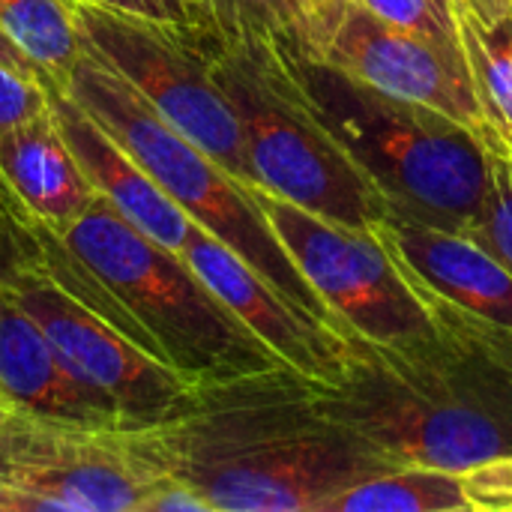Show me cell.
<instances>
[{
  "instance_id": "cell-31",
  "label": "cell",
  "mask_w": 512,
  "mask_h": 512,
  "mask_svg": "<svg viewBox=\"0 0 512 512\" xmlns=\"http://www.w3.org/2000/svg\"><path fill=\"white\" fill-rule=\"evenodd\" d=\"M3 411H6V405H0V417H3Z\"/></svg>"
},
{
  "instance_id": "cell-23",
  "label": "cell",
  "mask_w": 512,
  "mask_h": 512,
  "mask_svg": "<svg viewBox=\"0 0 512 512\" xmlns=\"http://www.w3.org/2000/svg\"><path fill=\"white\" fill-rule=\"evenodd\" d=\"M48 105L51 93L42 78L0 60V132L39 117L42 111H48Z\"/></svg>"
},
{
  "instance_id": "cell-17",
  "label": "cell",
  "mask_w": 512,
  "mask_h": 512,
  "mask_svg": "<svg viewBox=\"0 0 512 512\" xmlns=\"http://www.w3.org/2000/svg\"><path fill=\"white\" fill-rule=\"evenodd\" d=\"M348 0H210L222 39L264 42L291 57L321 60Z\"/></svg>"
},
{
  "instance_id": "cell-3",
  "label": "cell",
  "mask_w": 512,
  "mask_h": 512,
  "mask_svg": "<svg viewBox=\"0 0 512 512\" xmlns=\"http://www.w3.org/2000/svg\"><path fill=\"white\" fill-rule=\"evenodd\" d=\"M300 99L384 192L393 216L471 234L480 222L489 162L477 132L396 99L330 60L279 51Z\"/></svg>"
},
{
  "instance_id": "cell-11",
  "label": "cell",
  "mask_w": 512,
  "mask_h": 512,
  "mask_svg": "<svg viewBox=\"0 0 512 512\" xmlns=\"http://www.w3.org/2000/svg\"><path fill=\"white\" fill-rule=\"evenodd\" d=\"M372 231L450 342L512 369V273L480 240L405 216Z\"/></svg>"
},
{
  "instance_id": "cell-7",
  "label": "cell",
  "mask_w": 512,
  "mask_h": 512,
  "mask_svg": "<svg viewBox=\"0 0 512 512\" xmlns=\"http://www.w3.org/2000/svg\"><path fill=\"white\" fill-rule=\"evenodd\" d=\"M84 51L123 75L147 105L210 153L237 180H252L240 117L213 72V27L153 18L75 0Z\"/></svg>"
},
{
  "instance_id": "cell-16",
  "label": "cell",
  "mask_w": 512,
  "mask_h": 512,
  "mask_svg": "<svg viewBox=\"0 0 512 512\" xmlns=\"http://www.w3.org/2000/svg\"><path fill=\"white\" fill-rule=\"evenodd\" d=\"M0 180L39 225L66 234L99 198L48 111L0 132Z\"/></svg>"
},
{
  "instance_id": "cell-26",
  "label": "cell",
  "mask_w": 512,
  "mask_h": 512,
  "mask_svg": "<svg viewBox=\"0 0 512 512\" xmlns=\"http://www.w3.org/2000/svg\"><path fill=\"white\" fill-rule=\"evenodd\" d=\"M0 60L3 63H9V66H15V69H21V72H27V75H36V78H42V72L27 60V54L3 33V27H0ZM45 81V78H42Z\"/></svg>"
},
{
  "instance_id": "cell-22",
  "label": "cell",
  "mask_w": 512,
  "mask_h": 512,
  "mask_svg": "<svg viewBox=\"0 0 512 512\" xmlns=\"http://www.w3.org/2000/svg\"><path fill=\"white\" fill-rule=\"evenodd\" d=\"M366 9H372L378 18H384L387 24L435 45L438 51H444L450 60L465 63V51H462V39H459V27L456 18L450 12H444L435 0H357Z\"/></svg>"
},
{
  "instance_id": "cell-15",
  "label": "cell",
  "mask_w": 512,
  "mask_h": 512,
  "mask_svg": "<svg viewBox=\"0 0 512 512\" xmlns=\"http://www.w3.org/2000/svg\"><path fill=\"white\" fill-rule=\"evenodd\" d=\"M48 93L57 129L96 195L138 231L180 252L195 222L171 201V195L150 177V171L63 87L48 84Z\"/></svg>"
},
{
  "instance_id": "cell-27",
  "label": "cell",
  "mask_w": 512,
  "mask_h": 512,
  "mask_svg": "<svg viewBox=\"0 0 512 512\" xmlns=\"http://www.w3.org/2000/svg\"><path fill=\"white\" fill-rule=\"evenodd\" d=\"M27 213L15 204V198L6 192V186H3V180H0V231H9L15 222H21Z\"/></svg>"
},
{
  "instance_id": "cell-9",
  "label": "cell",
  "mask_w": 512,
  "mask_h": 512,
  "mask_svg": "<svg viewBox=\"0 0 512 512\" xmlns=\"http://www.w3.org/2000/svg\"><path fill=\"white\" fill-rule=\"evenodd\" d=\"M0 282L30 312L63 363L87 387L108 396L120 408L129 429L162 420L189 387L174 366L141 348L129 333L36 264L30 255L27 222L24 249L6 264Z\"/></svg>"
},
{
  "instance_id": "cell-14",
  "label": "cell",
  "mask_w": 512,
  "mask_h": 512,
  "mask_svg": "<svg viewBox=\"0 0 512 512\" xmlns=\"http://www.w3.org/2000/svg\"><path fill=\"white\" fill-rule=\"evenodd\" d=\"M0 405L9 411L96 426L129 429L120 408L87 387L54 351L30 312L0 282Z\"/></svg>"
},
{
  "instance_id": "cell-10",
  "label": "cell",
  "mask_w": 512,
  "mask_h": 512,
  "mask_svg": "<svg viewBox=\"0 0 512 512\" xmlns=\"http://www.w3.org/2000/svg\"><path fill=\"white\" fill-rule=\"evenodd\" d=\"M0 465L60 512H144L165 480L132 429H96L3 411Z\"/></svg>"
},
{
  "instance_id": "cell-29",
  "label": "cell",
  "mask_w": 512,
  "mask_h": 512,
  "mask_svg": "<svg viewBox=\"0 0 512 512\" xmlns=\"http://www.w3.org/2000/svg\"><path fill=\"white\" fill-rule=\"evenodd\" d=\"M189 3H192V6H195L198 12H204V15H207V18L213 21V15H210V0H189Z\"/></svg>"
},
{
  "instance_id": "cell-20",
  "label": "cell",
  "mask_w": 512,
  "mask_h": 512,
  "mask_svg": "<svg viewBox=\"0 0 512 512\" xmlns=\"http://www.w3.org/2000/svg\"><path fill=\"white\" fill-rule=\"evenodd\" d=\"M0 27L42 72L45 84L63 87L87 54L75 0H0Z\"/></svg>"
},
{
  "instance_id": "cell-28",
  "label": "cell",
  "mask_w": 512,
  "mask_h": 512,
  "mask_svg": "<svg viewBox=\"0 0 512 512\" xmlns=\"http://www.w3.org/2000/svg\"><path fill=\"white\" fill-rule=\"evenodd\" d=\"M468 6H474L477 12H483V15H495V12H504V9H510L512 0H465Z\"/></svg>"
},
{
  "instance_id": "cell-6",
  "label": "cell",
  "mask_w": 512,
  "mask_h": 512,
  "mask_svg": "<svg viewBox=\"0 0 512 512\" xmlns=\"http://www.w3.org/2000/svg\"><path fill=\"white\" fill-rule=\"evenodd\" d=\"M213 72L240 117L255 186L360 231L393 216L384 192L300 99L276 48L213 33Z\"/></svg>"
},
{
  "instance_id": "cell-1",
  "label": "cell",
  "mask_w": 512,
  "mask_h": 512,
  "mask_svg": "<svg viewBox=\"0 0 512 512\" xmlns=\"http://www.w3.org/2000/svg\"><path fill=\"white\" fill-rule=\"evenodd\" d=\"M132 438L159 477L192 489L210 512H327L354 483L393 471L288 366L192 381Z\"/></svg>"
},
{
  "instance_id": "cell-8",
  "label": "cell",
  "mask_w": 512,
  "mask_h": 512,
  "mask_svg": "<svg viewBox=\"0 0 512 512\" xmlns=\"http://www.w3.org/2000/svg\"><path fill=\"white\" fill-rule=\"evenodd\" d=\"M252 195L342 330L393 348H429L447 339L375 231L330 222L255 183Z\"/></svg>"
},
{
  "instance_id": "cell-30",
  "label": "cell",
  "mask_w": 512,
  "mask_h": 512,
  "mask_svg": "<svg viewBox=\"0 0 512 512\" xmlns=\"http://www.w3.org/2000/svg\"><path fill=\"white\" fill-rule=\"evenodd\" d=\"M435 3H438L444 12H450V15H453V0H435Z\"/></svg>"
},
{
  "instance_id": "cell-5",
  "label": "cell",
  "mask_w": 512,
  "mask_h": 512,
  "mask_svg": "<svg viewBox=\"0 0 512 512\" xmlns=\"http://www.w3.org/2000/svg\"><path fill=\"white\" fill-rule=\"evenodd\" d=\"M63 90L150 171V177L198 228L234 249L300 309L336 324L261 213L252 183L237 180L195 141L165 123L123 75L90 51L78 60Z\"/></svg>"
},
{
  "instance_id": "cell-21",
  "label": "cell",
  "mask_w": 512,
  "mask_h": 512,
  "mask_svg": "<svg viewBox=\"0 0 512 512\" xmlns=\"http://www.w3.org/2000/svg\"><path fill=\"white\" fill-rule=\"evenodd\" d=\"M480 141L486 144L489 189L471 237L480 240L512 273V147L489 123L480 132Z\"/></svg>"
},
{
  "instance_id": "cell-24",
  "label": "cell",
  "mask_w": 512,
  "mask_h": 512,
  "mask_svg": "<svg viewBox=\"0 0 512 512\" xmlns=\"http://www.w3.org/2000/svg\"><path fill=\"white\" fill-rule=\"evenodd\" d=\"M81 3H93V6L114 9V12H129V15H141V18H153V21H162V24L213 27V21L204 12H198L189 0H81Z\"/></svg>"
},
{
  "instance_id": "cell-12",
  "label": "cell",
  "mask_w": 512,
  "mask_h": 512,
  "mask_svg": "<svg viewBox=\"0 0 512 512\" xmlns=\"http://www.w3.org/2000/svg\"><path fill=\"white\" fill-rule=\"evenodd\" d=\"M180 255L288 369L315 384L339 378L348 351V333L342 327L300 309L234 249L198 225H192Z\"/></svg>"
},
{
  "instance_id": "cell-13",
  "label": "cell",
  "mask_w": 512,
  "mask_h": 512,
  "mask_svg": "<svg viewBox=\"0 0 512 512\" xmlns=\"http://www.w3.org/2000/svg\"><path fill=\"white\" fill-rule=\"evenodd\" d=\"M324 60L396 99L435 108L477 135L486 126L468 63L450 60L435 45L387 24L357 0H348Z\"/></svg>"
},
{
  "instance_id": "cell-19",
  "label": "cell",
  "mask_w": 512,
  "mask_h": 512,
  "mask_svg": "<svg viewBox=\"0 0 512 512\" xmlns=\"http://www.w3.org/2000/svg\"><path fill=\"white\" fill-rule=\"evenodd\" d=\"M453 18L483 117L512 147V6L483 15L465 0H453Z\"/></svg>"
},
{
  "instance_id": "cell-25",
  "label": "cell",
  "mask_w": 512,
  "mask_h": 512,
  "mask_svg": "<svg viewBox=\"0 0 512 512\" xmlns=\"http://www.w3.org/2000/svg\"><path fill=\"white\" fill-rule=\"evenodd\" d=\"M0 512H60L57 504L0 465Z\"/></svg>"
},
{
  "instance_id": "cell-2",
  "label": "cell",
  "mask_w": 512,
  "mask_h": 512,
  "mask_svg": "<svg viewBox=\"0 0 512 512\" xmlns=\"http://www.w3.org/2000/svg\"><path fill=\"white\" fill-rule=\"evenodd\" d=\"M336 381L315 384L321 411L393 468L468 471L512 456V369L438 342L393 348L351 330Z\"/></svg>"
},
{
  "instance_id": "cell-18",
  "label": "cell",
  "mask_w": 512,
  "mask_h": 512,
  "mask_svg": "<svg viewBox=\"0 0 512 512\" xmlns=\"http://www.w3.org/2000/svg\"><path fill=\"white\" fill-rule=\"evenodd\" d=\"M327 512H480L474 468L408 465L372 474L333 498Z\"/></svg>"
},
{
  "instance_id": "cell-4",
  "label": "cell",
  "mask_w": 512,
  "mask_h": 512,
  "mask_svg": "<svg viewBox=\"0 0 512 512\" xmlns=\"http://www.w3.org/2000/svg\"><path fill=\"white\" fill-rule=\"evenodd\" d=\"M189 384L285 366L189 267L102 198L63 234Z\"/></svg>"
}]
</instances>
